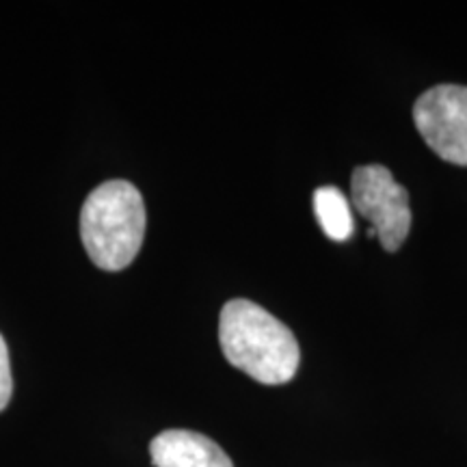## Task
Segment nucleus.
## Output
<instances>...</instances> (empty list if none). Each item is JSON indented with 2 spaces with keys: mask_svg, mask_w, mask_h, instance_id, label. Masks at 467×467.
<instances>
[{
  "mask_svg": "<svg viewBox=\"0 0 467 467\" xmlns=\"http://www.w3.org/2000/svg\"><path fill=\"white\" fill-rule=\"evenodd\" d=\"M219 342L225 359L258 383L284 385L299 368L295 334L249 299H232L221 309Z\"/></svg>",
  "mask_w": 467,
  "mask_h": 467,
  "instance_id": "obj_1",
  "label": "nucleus"
},
{
  "mask_svg": "<svg viewBox=\"0 0 467 467\" xmlns=\"http://www.w3.org/2000/svg\"><path fill=\"white\" fill-rule=\"evenodd\" d=\"M145 203L126 180H109L93 189L80 210V238L93 265L121 271L137 258L145 238Z\"/></svg>",
  "mask_w": 467,
  "mask_h": 467,
  "instance_id": "obj_2",
  "label": "nucleus"
},
{
  "mask_svg": "<svg viewBox=\"0 0 467 467\" xmlns=\"http://www.w3.org/2000/svg\"><path fill=\"white\" fill-rule=\"evenodd\" d=\"M350 203L370 221L385 251L394 254L411 230L409 191L385 165H359L350 175Z\"/></svg>",
  "mask_w": 467,
  "mask_h": 467,
  "instance_id": "obj_3",
  "label": "nucleus"
},
{
  "mask_svg": "<svg viewBox=\"0 0 467 467\" xmlns=\"http://www.w3.org/2000/svg\"><path fill=\"white\" fill-rule=\"evenodd\" d=\"M418 132L441 161L467 167V87L435 85L413 104Z\"/></svg>",
  "mask_w": 467,
  "mask_h": 467,
  "instance_id": "obj_4",
  "label": "nucleus"
},
{
  "mask_svg": "<svg viewBox=\"0 0 467 467\" xmlns=\"http://www.w3.org/2000/svg\"><path fill=\"white\" fill-rule=\"evenodd\" d=\"M156 467H234L219 443L195 431H162L150 443Z\"/></svg>",
  "mask_w": 467,
  "mask_h": 467,
  "instance_id": "obj_5",
  "label": "nucleus"
},
{
  "mask_svg": "<svg viewBox=\"0 0 467 467\" xmlns=\"http://www.w3.org/2000/svg\"><path fill=\"white\" fill-rule=\"evenodd\" d=\"M314 213L325 236L331 241H348L353 236V213H350V202L344 192L336 186H320L314 191Z\"/></svg>",
  "mask_w": 467,
  "mask_h": 467,
  "instance_id": "obj_6",
  "label": "nucleus"
},
{
  "mask_svg": "<svg viewBox=\"0 0 467 467\" xmlns=\"http://www.w3.org/2000/svg\"><path fill=\"white\" fill-rule=\"evenodd\" d=\"M11 392H14V377H11L9 348L5 337L0 336V411L9 405Z\"/></svg>",
  "mask_w": 467,
  "mask_h": 467,
  "instance_id": "obj_7",
  "label": "nucleus"
}]
</instances>
